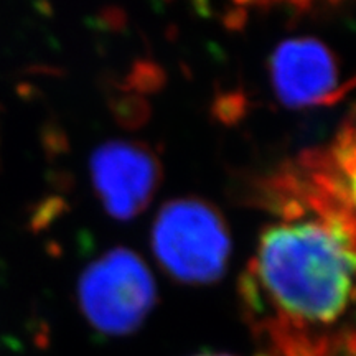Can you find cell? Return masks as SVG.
I'll return each mask as SVG.
<instances>
[{"instance_id":"6da1fadb","label":"cell","mask_w":356,"mask_h":356,"mask_svg":"<svg viewBox=\"0 0 356 356\" xmlns=\"http://www.w3.org/2000/svg\"><path fill=\"white\" fill-rule=\"evenodd\" d=\"M273 213L241 279L270 356H332L328 335L356 304V215L296 160L266 178Z\"/></svg>"},{"instance_id":"7a4b0ae2","label":"cell","mask_w":356,"mask_h":356,"mask_svg":"<svg viewBox=\"0 0 356 356\" xmlns=\"http://www.w3.org/2000/svg\"><path fill=\"white\" fill-rule=\"evenodd\" d=\"M150 244L163 270L191 286L220 279L231 254L225 218L200 198H177L163 204L154 220Z\"/></svg>"},{"instance_id":"3957f363","label":"cell","mask_w":356,"mask_h":356,"mask_svg":"<svg viewBox=\"0 0 356 356\" xmlns=\"http://www.w3.org/2000/svg\"><path fill=\"white\" fill-rule=\"evenodd\" d=\"M78 297L91 327L118 337L144 323L157 302V286L139 254L115 248L96 257L83 270Z\"/></svg>"},{"instance_id":"277c9868","label":"cell","mask_w":356,"mask_h":356,"mask_svg":"<svg viewBox=\"0 0 356 356\" xmlns=\"http://www.w3.org/2000/svg\"><path fill=\"white\" fill-rule=\"evenodd\" d=\"M92 188L106 211L127 221L149 207L160 184L159 159L149 147L132 140H109L89 162Z\"/></svg>"},{"instance_id":"5b68a950","label":"cell","mask_w":356,"mask_h":356,"mask_svg":"<svg viewBox=\"0 0 356 356\" xmlns=\"http://www.w3.org/2000/svg\"><path fill=\"white\" fill-rule=\"evenodd\" d=\"M269 76L277 99L289 108L330 104L343 95L335 56L317 38L280 42L270 55Z\"/></svg>"},{"instance_id":"8992f818","label":"cell","mask_w":356,"mask_h":356,"mask_svg":"<svg viewBox=\"0 0 356 356\" xmlns=\"http://www.w3.org/2000/svg\"><path fill=\"white\" fill-rule=\"evenodd\" d=\"M200 356H229V355H200Z\"/></svg>"}]
</instances>
